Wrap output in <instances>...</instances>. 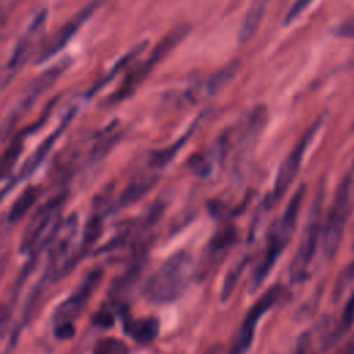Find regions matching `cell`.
<instances>
[{"label": "cell", "mask_w": 354, "mask_h": 354, "mask_svg": "<svg viewBox=\"0 0 354 354\" xmlns=\"http://www.w3.org/2000/svg\"><path fill=\"white\" fill-rule=\"evenodd\" d=\"M195 272L192 256L185 250L176 252L147 278L142 296L155 304L173 303L188 289Z\"/></svg>", "instance_id": "cell-1"}, {"label": "cell", "mask_w": 354, "mask_h": 354, "mask_svg": "<svg viewBox=\"0 0 354 354\" xmlns=\"http://www.w3.org/2000/svg\"><path fill=\"white\" fill-rule=\"evenodd\" d=\"M304 192H306V187L300 185L295 191L292 198L289 199V203L285 207L279 220L275 221V224L271 227V230L268 232L264 253L252 275V281H250L252 292H256L263 285L266 278L270 275L272 267L275 266L277 260L282 254L283 249L289 243L292 234L295 231L296 223H297V217H299V212H300V207L303 203Z\"/></svg>", "instance_id": "cell-2"}, {"label": "cell", "mask_w": 354, "mask_h": 354, "mask_svg": "<svg viewBox=\"0 0 354 354\" xmlns=\"http://www.w3.org/2000/svg\"><path fill=\"white\" fill-rule=\"evenodd\" d=\"M64 202L65 194H59L51 198L33 213L32 218L26 224L21 236L19 252L30 256L29 263L33 264V261H36L40 250L43 248H47L51 236L57 231L61 223L58 218Z\"/></svg>", "instance_id": "cell-3"}, {"label": "cell", "mask_w": 354, "mask_h": 354, "mask_svg": "<svg viewBox=\"0 0 354 354\" xmlns=\"http://www.w3.org/2000/svg\"><path fill=\"white\" fill-rule=\"evenodd\" d=\"M354 195V169L346 173L339 187L336 188L333 201L326 214L322 228V252L326 259H332L342 242L346 221L351 209Z\"/></svg>", "instance_id": "cell-4"}, {"label": "cell", "mask_w": 354, "mask_h": 354, "mask_svg": "<svg viewBox=\"0 0 354 354\" xmlns=\"http://www.w3.org/2000/svg\"><path fill=\"white\" fill-rule=\"evenodd\" d=\"M322 203H324V188L319 187L311 203L308 217L301 232L299 245L292 257L289 266V279L292 283H299L307 278L310 266L317 252L319 238H322Z\"/></svg>", "instance_id": "cell-5"}, {"label": "cell", "mask_w": 354, "mask_h": 354, "mask_svg": "<svg viewBox=\"0 0 354 354\" xmlns=\"http://www.w3.org/2000/svg\"><path fill=\"white\" fill-rule=\"evenodd\" d=\"M101 279H102V270L101 268L91 270L82 279L79 286H76V289L55 308L53 314V325H54V335L57 336V339L59 340L71 339L75 335L73 321L84 310L87 301L91 299Z\"/></svg>", "instance_id": "cell-6"}, {"label": "cell", "mask_w": 354, "mask_h": 354, "mask_svg": "<svg viewBox=\"0 0 354 354\" xmlns=\"http://www.w3.org/2000/svg\"><path fill=\"white\" fill-rule=\"evenodd\" d=\"M187 29H176L174 32L169 33L167 37H165L155 48V51L138 66H136L122 82V84L118 87V90L109 95L108 104H118L124 101L127 97H130L137 87L144 82V79L153 71V68L177 46V43L185 36Z\"/></svg>", "instance_id": "cell-7"}, {"label": "cell", "mask_w": 354, "mask_h": 354, "mask_svg": "<svg viewBox=\"0 0 354 354\" xmlns=\"http://www.w3.org/2000/svg\"><path fill=\"white\" fill-rule=\"evenodd\" d=\"M321 124H322V118H318L306 130V133L300 137V140L293 147V149L289 152V155L279 165L277 176H275V181H274V187H272V191L268 198V206H272V203L278 202L286 194V191L295 181V178L300 170L306 151L308 149L310 144L313 142L314 137L317 136L318 130L321 129Z\"/></svg>", "instance_id": "cell-8"}, {"label": "cell", "mask_w": 354, "mask_h": 354, "mask_svg": "<svg viewBox=\"0 0 354 354\" xmlns=\"http://www.w3.org/2000/svg\"><path fill=\"white\" fill-rule=\"evenodd\" d=\"M69 65H71V59H68V58L58 61L55 65L43 71L26 87V90L22 93V95L19 97V100L17 101V104L10 111L8 116L6 118L4 133L7 130H11V127H14L17 124V122L30 111V108L35 105V102L59 79V76L69 68Z\"/></svg>", "instance_id": "cell-9"}, {"label": "cell", "mask_w": 354, "mask_h": 354, "mask_svg": "<svg viewBox=\"0 0 354 354\" xmlns=\"http://www.w3.org/2000/svg\"><path fill=\"white\" fill-rule=\"evenodd\" d=\"M283 293V286L277 283L270 286L249 308L246 313L236 335L234 339V343L228 351V354H246L252 346L253 336L256 332V328L261 319V317L271 310V307L279 300V297Z\"/></svg>", "instance_id": "cell-10"}, {"label": "cell", "mask_w": 354, "mask_h": 354, "mask_svg": "<svg viewBox=\"0 0 354 354\" xmlns=\"http://www.w3.org/2000/svg\"><path fill=\"white\" fill-rule=\"evenodd\" d=\"M47 22V11L40 10L35 18L30 21L22 36L18 39L11 57L4 68V76H3V87L7 86L10 80L14 79V76L25 66L28 59L30 58L33 48L40 41V36L43 35L46 29Z\"/></svg>", "instance_id": "cell-11"}, {"label": "cell", "mask_w": 354, "mask_h": 354, "mask_svg": "<svg viewBox=\"0 0 354 354\" xmlns=\"http://www.w3.org/2000/svg\"><path fill=\"white\" fill-rule=\"evenodd\" d=\"M105 0H91L87 6H84L82 10H79L71 19L62 25L58 32L46 43V46L39 53L37 62H46L51 59L54 55H57L75 36V33L94 15V12L104 4Z\"/></svg>", "instance_id": "cell-12"}, {"label": "cell", "mask_w": 354, "mask_h": 354, "mask_svg": "<svg viewBox=\"0 0 354 354\" xmlns=\"http://www.w3.org/2000/svg\"><path fill=\"white\" fill-rule=\"evenodd\" d=\"M76 108H72L66 112V115L64 116V119L61 120V123L58 124V127L36 148V151L26 159V162L22 165L21 170L18 171V174L6 185V188L3 189V195H6L10 189H12L17 184H19L22 180L28 178L30 174L35 173V170L43 163V160L47 158V155L50 153L53 145L57 142V140L61 137V134L65 131V129L69 126V123L72 122L73 116L76 115Z\"/></svg>", "instance_id": "cell-13"}, {"label": "cell", "mask_w": 354, "mask_h": 354, "mask_svg": "<svg viewBox=\"0 0 354 354\" xmlns=\"http://www.w3.org/2000/svg\"><path fill=\"white\" fill-rule=\"evenodd\" d=\"M238 69H239V62L234 61L228 64L227 66L210 75L209 77L187 87V90H184L183 94L180 95V101L184 104H192V102L202 101L207 97H213L230 83V80L236 75Z\"/></svg>", "instance_id": "cell-14"}, {"label": "cell", "mask_w": 354, "mask_h": 354, "mask_svg": "<svg viewBox=\"0 0 354 354\" xmlns=\"http://www.w3.org/2000/svg\"><path fill=\"white\" fill-rule=\"evenodd\" d=\"M238 239V234L234 227H224L220 231H217L209 241L203 259H202V272H207L210 268L216 267L224 256L228 253V250L234 246V243Z\"/></svg>", "instance_id": "cell-15"}, {"label": "cell", "mask_w": 354, "mask_h": 354, "mask_svg": "<svg viewBox=\"0 0 354 354\" xmlns=\"http://www.w3.org/2000/svg\"><path fill=\"white\" fill-rule=\"evenodd\" d=\"M123 330L137 343L147 344L156 339L159 333V322L153 317L133 318L129 314H123Z\"/></svg>", "instance_id": "cell-16"}, {"label": "cell", "mask_w": 354, "mask_h": 354, "mask_svg": "<svg viewBox=\"0 0 354 354\" xmlns=\"http://www.w3.org/2000/svg\"><path fill=\"white\" fill-rule=\"evenodd\" d=\"M156 171H147V173H141L137 174L130 183L129 185L123 189L120 199L118 202V206H129L131 203H136L137 201H140L147 192H149L152 189V187L156 184L158 181V176L155 174Z\"/></svg>", "instance_id": "cell-17"}, {"label": "cell", "mask_w": 354, "mask_h": 354, "mask_svg": "<svg viewBox=\"0 0 354 354\" xmlns=\"http://www.w3.org/2000/svg\"><path fill=\"white\" fill-rule=\"evenodd\" d=\"M268 3H270V0H253V3L250 4V7L242 21V26L238 33V39H239L241 44L248 43L256 33V30L259 29V26L261 24V19H263V15H264V11H266Z\"/></svg>", "instance_id": "cell-18"}, {"label": "cell", "mask_w": 354, "mask_h": 354, "mask_svg": "<svg viewBox=\"0 0 354 354\" xmlns=\"http://www.w3.org/2000/svg\"><path fill=\"white\" fill-rule=\"evenodd\" d=\"M43 194V188L40 185H30L28 188H25L21 195L14 201V203L11 205L8 214H7V220L10 224H14L17 221H19L30 209L32 206L39 201V198Z\"/></svg>", "instance_id": "cell-19"}, {"label": "cell", "mask_w": 354, "mask_h": 354, "mask_svg": "<svg viewBox=\"0 0 354 354\" xmlns=\"http://www.w3.org/2000/svg\"><path fill=\"white\" fill-rule=\"evenodd\" d=\"M195 126H196V123H194V124L189 127V130L185 131V134L181 136L180 140L176 141L173 145H170V147H167V148H165V149H162V151H155V152H152L151 156H149V159H148V165H149L152 169H155V170H159V169L165 167L166 165H169V163L173 160V158L177 155V152L184 147V144L187 142V140H189V137L192 136V133H194V130H195Z\"/></svg>", "instance_id": "cell-20"}, {"label": "cell", "mask_w": 354, "mask_h": 354, "mask_svg": "<svg viewBox=\"0 0 354 354\" xmlns=\"http://www.w3.org/2000/svg\"><path fill=\"white\" fill-rule=\"evenodd\" d=\"M353 322H354V290L350 295V299L342 311V315L336 325V329L333 330V333L329 337V343H335L339 337H342L350 329Z\"/></svg>", "instance_id": "cell-21"}, {"label": "cell", "mask_w": 354, "mask_h": 354, "mask_svg": "<svg viewBox=\"0 0 354 354\" xmlns=\"http://www.w3.org/2000/svg\"><path fill=\"white\" fill-rule=\"evenodd\" d=\"M91 354H130V348L118 337H102L95 342Z\"/></svg>", "instance_id": "cell-22"}, {"label": "cell", "mask_w": 354, "mask_h": 354, "mask_svg": "<svg viewBox=\"0 0 354 354\" xmlns=\"http://www.w3.org/2000/svg\"><path fill=\"white\" fill-rule=\"evenodd\" d=\"M332 35L340 39L354 40V15L342 21L332 29Z\"/></svg>", "instance_id": "cell-23"}, {"label": "cell", "mask_w": 354, "mask_h": 354, "mask_svg": "<svg viewBox=\"0 0 354 354\" xmlns=\"http://www.w3.org/2000/svg\"><path fill=\"white\" fill-rule=\"evenodd\" d=\"M113 318H115V315H113L112 310L108 307H102L94 313L93 324L97 326H101V328H109L113 324Z\"/></svg>", "instance_id": "cell-24"}, {"label": "cell", "mask_w": 354, "mask_h": 354, "mask_svg": "<svg viewBox=\"0 0 354 354\" xmlns=\"http://www.w3.org/2000/svg\"><path fill=\"white\" fill-rule=\"evenodd\" d=\"M293 354H311V337L308 333H304L299 337Z\"/></svg>", "instance_id": "cell-25"}, {"label": "cell", "mask_w": 354, "mask_h": 354, "mask_svg": "<svg viewBox=\"0 0 354 354\" xmlns=\"http://www.w3.org/2000/svg\"><path fill=\"white\" fill-rule=\"evenodd\" d=\"M17 1H18V0H1V14H3V21L6 19L7 12H10V11L14 8V6L17 4Z\"/></svg>", "instance_id": "cell-26"}, {"label": "cell", "mask_w": 354, "mask_h": 354, "mask_svg": "<svg viewBox=\"0 0 354 354\" xmlns=\"http://www.w3.org/2000/svg\"><path fill=\"white\" fill-rule=\"evenodd\" d=\"M344 354H354V340H353V343L350 344V347H348V350L344 353Z\"/></svg>", "instance_id": "cell-27"}]
</instances>
